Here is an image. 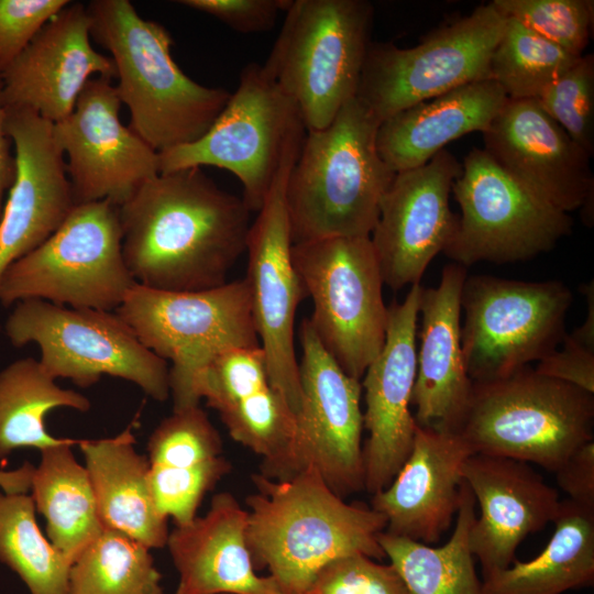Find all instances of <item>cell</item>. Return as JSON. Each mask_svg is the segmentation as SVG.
<instances>
[{
    "instance_id": "4316f807",
    "label": "cell",
    "mask_w": 594,
    "mask_h": 594,
    "mask_svg": "<svg viewBox=\"0 0 594 594\" xmlns=\"http://www.w3.org/2000/svg\"><path fill=\"white\" fill-rule=\"evenodd\" d=\"M248 510L228 492L208 512L176 526L167 543L179 579L174 594H283L254 568L246 542Z\"/></svg>"
},
{
    "instance_id": "d6986e66",
    "label": "cell",
    "mask_w": 594,
    "mask_h": 594,
    "mask_svg": "<svg viewBox=\"0 0 594 594\" xmlns=\"http://www.w3.org/2000/svg\"><path fill=\"white\" fill-rule=\"evenodd\" d=\"M484 151L520 186L551 207L582 210L593 224L591 155L536 100H509L482 133Z\"/></svg>"
},
{
    "instance_id": "7c38bea8",
    "label": "cell",
    "mask_w": 594,
    "mask_h": 594,
    "mask_svg": "<svg viewBox=\"0 0 594 594\" xmlns=\"http://www.w3.org/2000/svg\"><path fill=\"white\" fill-rule=\"evenodd\" d=\"M4 330L15 346L36 343L40 363L55 380L89 387L109 375L132 382L157 402L170 395L167 362L145 348L117 312L28 299L15 304Z\"/></svg>"
},
{
    "instance_id": "f546056e",
    "label": "cell",
    "mask_w": 594,
    "mask_h": 594,
    "mask_svg": "<svg viewBox=\"0 0 594 594\" xmlns=\"http://www.w3.org/2000/svg\"><path fill=\"white\" fill-rule=\"evenodd\" d=\"M131 428L112 438L80 440L97 509L105 528L127 535L148 549L163 548L168 518L161 513L150 485V463L134 449Z\"/></svg>"
},
{
    "instance_id": "e0dca14e",
    "label": "cell",
    "mask_w": 594,
    "mask_h": 594,
    "mask_svg": "<svg viewBox=\"0 0 594 594\" xmlns=\"http://www.w3.org/2000/svg\"><path fill=\"white\" fill-rule=\"evenodd\" d=\"M121 100L110 78L94 77L73 111L54 123L75 204L108 200L120 207L160 174L158 153L120 120Z\"/></svg>"
},
{
    "instance_id": "cb8c5ba5",
    "label": "cell",
    "mask_w": 594,
    "mask_h": 594,
    "mask_svg": "<svg viewBox=\"0 0 594 594\" xmlns=\"http://www.w3.org/2000/svg\"><path fill=\"white\" fill-rule=\"evenodd\" d=\"M463 479L480 506L469 535L483 578L508 568L521 541L543 529L558 514V492L530 463L473 453Z\"/></svg>"
},
{
    "instance_id": "603a6c76",
    "label": "cell",
    "mask_w": 594,
    "mask_h": 594,
    "mask_svg": "<svg viewBox=\"0 0 594 594\" xmlns=\"http://www.w3.org/2000/svg\"><path fill=\"white\" fill-rule=\"evenodd\" d=\"M196 394L215 409L231 438L263 459V476L283 477L296 416L272 384L261 346L217 355L201 372Z\"/></svg>"
},
{
    "instance_id": "44dd1931",
    "label": "cell",
    "mask_w": 594,
    "mask_h": 594,
    "mask_svg": "<svg viewBox=\"0 0 594 594\" xmlns=\"http://www.w3.org/2000/svg\"><path fill=\"white\" fill-rule=\"evenodd\" d=\"M53 127L30 109L6 108L15 176L0 219V278L13 262L46 241L76 205Z\"/></svg>"
},
{
    "instance_id": "8992f818",
    "label": "cell",
    "mask_w": 594,
    "mask_h": 594,
    "mask_svg": "<svg viewBox=\"0 0 594 594\" xmlns=\"http://www.w3.org/2000/svg\"><path fill=\"white\" fill-rule=\"evenodd\" d=\"M373 18L365 0H292L263 68L307 131L328 127L355 98Z\"/></svg>"
},
{
    "instance_id": "5bb4252c",
    "label": "cell",
    "mask_w": 594,
    "mask_h": 594,
    "mask_svg": "<svg viewBox=\"0 0 594 594\" xmlns=\"http://www.w3.org/2000/svg\"><path fill=\"white\" fill-rule=\"evenodd\" d=\"M451 193L461 215L443 253L464 267L528 261L573 230L569 213L526 190L483 148L465 155Z\"/></svg>"
},
{
    "instance_id": "60d3db41",
    "label": "cell",
    "mask_w": 594,
    "mask_h": 594,
    "mask_svg": "<svg viewBox=\"0 0 594 594\" xmlns=\"http://www.w3.org/2000/svg\"><path fill=\"white\" fill-rule=\"evenodd\" d=\"M586 298L584 322L565 333L559 348L539 361L535 370L544 376L594 394V284L580 286Z\"/></svg>"
},
{
    "instance_id": "ba28073f",
    "label": "cell",
    "mask_w": 594,
    "mask_h": 594,
    "mask_svg": "<svg viewBox=\"0 0 594 594\" xmlns=\"http://www.w3.org/2000/svg\"><path fill=\"white\" fill-rule=\"evenodd\" d=\"M135 284L122 254L119 207L86 202L75 205L46 241L3 272L0 304L41 299L112 311Z\"/></svg>"
},
{
    "instance_id": "83f0119b",
    "label": "cell",
    "mask_w": 594,
    "mask_h": 594,
    "mask_svg": "<svg viewBox=\"0 0 594 594\" xmlns=\"http://www.w3.org/2000/svg\"><path fill=\"white\" fill-rule=\"evenodd\" d=\"M147 452L154 501L176 526L197 516L205 495L231 470L220 433L199 405L163 419L148 438Z\"/></svg>"
},
{
    "instance_id": "6da1fadb",
    "label": "cell",
    "mask_w": 594,
    "mask_h": 594,
    "mask_svg": "<svg viewBox=\"0 0 594 594\" xmlns=\"http://www.w3.org/2000/svg\"><path fill=\"white\" fill-rule=\"evenodd\" d=\"M250 213L199 167L160 173L119 207L124 263L152 289L222 286L246 251Z\"/></svg>"
},
{
    "instance_id": "f35d334b",
    "label": "cell",
    "mask_w": 594,
    "mask_h": 594,
    "mask_svg": "<svg viewBox=\"0 0 594 594\" xmlns=\"http://www.w3.org/2000/svg\"><path fill=\"white\" fill-rule=\"evenodd\" d=\"M591 156L594 153V55L583 54L536 99Z\"/></svg>"
},
{
    "instance_id": "b9f144b4",
    "label": "cell",
    "mask_w": 594,
    "mask_h": 594,
    "mask_svg": "<svg viewBox=\"0 0 594 594\" xmlns=\"http://www.w3.org/2000/svg\"><path fill=\"white\" fill-rule=\"evenodd\" d=\"M69 2L0 0V77L41 29Z\"/></svg>"
},
{
    "instance_id": "f1b7e54d",
    "label": "cell",
    "mask_w": 594,
    "mask_h": 594,
    "mask_svg": "<svg viewBox=\"0 0 594 594\" xmlns=\"http://www.w3.org/2000/svg\"><path fill=\"white\" fill-rule=\"evenodd\" d=\"M507 99L498 84L484 79L419 102L381 122L377 151L394 173L419 167L451 141L483 133Z\"/></svg>"
},
{
    "instance_id": "7a4b0ae2",
    "label": "cell",
    "mask_w": 594,
    "mask_h": 594,
    "mask_svg": "<svg viewBox=\"0 0 594 594\" xmlns=\"http://www.w3.org/2000/svg\"><path fill=\"white\" fill-rule=\"evenodd\" d=\"M248 496L246 542L255 570L267 569L283 594H307L331 561L361 553L385 558L377 536L383 515L349 504L314 469L284 480L257 473Z\"/></svg>"
},
{
    "instance_id": "d590c367",
    "label": "cell",
    "mask_w": 594,
    "mask_h": 594,
    "mask_svg": "<svg viewBox=\"0 0 594 594\" xmlns=\"http://www.w3.org/2000/svg\"><path fill=\"white\" fill-rule=\"evenodd\" d=\"M26 494H0V561L30 594H68L72 563L41 532Z\"/></svg>"
},
{
    "instance_id": "7bdbcfd3",
    "label": "cell",
    "mask_w": 594,
    "mask_h": 594,
    "mask_svg": "<svg viewBox=\"0 0 594 594\" xmlns=\"http://www.w3.org/2000/svg\"><path fill=\"white\" fill-rule=\"evenodd\" d=\"M179 4L209 14L240 33H261L272 29L279 12L292 0H180Z\"/></svg>"
},
{
    "instance_id": "8fae6325",
    "label": "cell",
    "mask_w": 594,
    "mask_h": 594,
    "mask_svg": "<svg viewBox=\"0 0 594 594\" xmlns=\"http://www.w3.org/2000/svg\"><path fill=\"white\" fill-rule=\"evenodd\" d=\"M573 295L561 280L466 276L461 293V345L474 383L491 382L556 351Z\"/></svg>"
},
{
    "instance_id": "836d02e7",
    "label": "cell",
    "mask_w": 594,
    "mask_h": 594,
    "mask_svg": "<svg viewBox=\"0 0 594 594\" xmlns=\"http://www.w3.org/2000/svg\"><path fill=\"white\" fill-rule=\"evenodd\" d=\"M90 406L84 395L59 387L38 360L14 361L0 372V460L16 449L69 442L46 431L45 416L58 407L85 413Z\"/></svg>"
},
{
    "instance_id": "ac0fdd59",
    "label": "cell",
    "mask_w": 594,
    "mask_h": 594,
    "mask_svg": "<svg viewBox=\"0 0 594 594\" xmlns=\"http://www.w3.org/2000/svg\"><path fill=\"white\" fill-rule=\"evenodd\" d=\"M462 163L447 148L426 164L395 174L370 235L384 285L420 284L436 255L451 241L458 218L450 208Z\"/></svg>"
},
{
    "instance_id": "5b68a950",
    "label": "cell",
    "mask_w": 594,
    "mask_h": 594,
    "mask_svg": "<svg viewBox=\"0 0 594 594\" xmlns=\"http://www.w3.org/2000/svg\"><path fill=\"white\" fill-rule=\"evenodd\" d=\"M473 453L535 463L551 472L594 441V394L526 366L472 384L457 429Z\"/></svg>"
},
{
    "instance_id": "4dcf8cb0",
    "label": "cell",
    "mask_w": 594,
    "mask_h": 594,
    "mask_svg": "<svg viewBox=\"0 0 594 594\" xmlns=\"http://www.w3.org/2000/svg\"><path fill=\"white\" fill-rule=\"evenodd\" d=\"M552 522L554 531L544 549L483 578V594H562L593 586L594 508L566 498Z\"/></svg>"
},
{
    "instance_id": "7402d4cb",
    "label": "cell",
    "mask_w": 594,
    "mask_h": 594,
    "mask_svg": "<svg viewBox=\"0 0 594 594\" xmlns=\"http://www.w3.org/2000/svg\"><path fill=\"white\" fill-rule=\"evenodd\" d=\"M90 37L86 6L70 1L0 77L3 106L30 109L52 123L65 119L94 75L116 77L113 61Z\"/></svg>"
},
{
    "instance_id": "74e56055",
    "label": "cell",
    "mask_w": 594,
    "mask_h": 594,
    "mask_svg": "<svg viewBox=\"0 0 594 594\" xmlns=\"http://www.w3.org/2000/svg\"><path fill=\"white\" fill-rule=\"evenodd\" d=\"M505 16L581 56L590 43L594 21L593 0H493Z\"/></svg>"
},
{
    "instance_id": "ee69618b",
    "label": "cell",
    "mask_w": 594,
    "mask_h": 594,
    "mask_svg": "<svg viewBox=\"0 0 594 594\" xmlns=\"http://www.w3.org/2000/svg\"><path fill=\"white\" fill-rule=\"evenodd\" d=\"M554 473L569 499L594 508V441L578 448Z\"/></svg>"
},
{
    "instance_id": "f6af8a7d",
    "label": "cell",
    "mask_w": 594,
    "mask_h": 594,
    "mask_svg": "<svg viewBox=\"0 0 594 594\" xmlns=\"http://www.w3.org/2000/svg\"><path fill=\"white\" fill-rule=\"evenodd\" d=\"M12 141L6 130V108L1 98L0 80V219L6 193L10 190L15 176V156L11 152Z\"/></svg>"
},
{
    "instance_id": "2e32d148",
    "label": "cell",
    "mask_w": 594,
    "mask_h": 594,
    "mask_svg": "<svg viewBox=\"0 0 594 594\" xmlns=\"http://www.w3.org/2000/svg\"><path fill=\"white\" fill-rule=\"evenodd\" d=\"M298 154L282 166L250 226L245 251L252 316L268 376L295 416L300 408L295 317L306 293L293 263L285 186Z\"/></svg>"
},
{
    "instance_id": "8d00e7d4",
    "label": "cell",
    "mask_w": 594,
    "mask_h": 594,
    "mask_svg": "<svg viewBox=\"0 0 594 594\" xmlns=\"http://www.w3.org/2000/svg\"><path fill=\"white\" fill-rule=\"evenodd\" d=\"M578 57L506 16L491 56L490 79L509 100H536Z\"/></svg>"
},
{
    "instance_id": "1f68e13d",
    "label": "cell",
    "mask_w": 594,
    "mask_h": 594,
    "mask_svg": "<svg viewBox=\"0 0 594 594\" xmlns=\"http://www.w3.org/2000/svg\"><path fill=\"white\" fill-rule=\"evenodd\" d=\"M79 441L42 450L30 488L51 543L70 563L105 529L87 470L72 451Z\"/></svg>"
},
{
    "instance_id": "3957f363",
    "label": "cell",
    "mask_w": 594,
    "mask_h": 594,
    "mask_svg": "<svg viewBox=\"0 0 594 594\" xmlns=\"http://www.w3.org/2000/svg\"><path fill=\"white\" fill-rule=\"evenodd\" d=\"M86 9L90 36L113 61L130 128L157 153L200 139L231 94L189 78L172 56L169 32L143 19L129 0H94Z\"/></svg>"
},
{
    "instance_id": "4fadbf2b",
    "label": "cell",
    "mask_w": 594,
    "mask_h": 594,
    "mask_svg": "<svg viewBox=\"0 0 594 594\" xmlns=\"http://www.w3.org/2000/svg\"><path fill=\"white\" fill-rule=\"evenodd\" d=\"M506 16L491 2L418 45L372 42L355 98L381 121L464 85L490 79V61Z\"/></svg>"
},
{
    "instance_id": "30bf717a",
    "label": "cell",
    "mask_w": 594,
    "mask_h": 594,
    "mask_svg": "<svg viewBox=\"0 0 594 594\" xmlns=\"http://www.w3.org/2000/svg\"><path fill=\"white\" fill-rule=\"evenodd\" d=\"M293 263L314 310L317 338L342 371L361 381L381 352L388 307L370 237H337L293 244Z\"/></svg>"
},
{
    "instance_id": "bcb514c9",
    "label": "cell",
    "mask_w": 594,
    "mask_h": 594,
    "mask_svg": "<svg viewBox=\"0 0 594 594\" xmlns=\"http://www.w3.org/2000/svg\"><path fill=\"white\" fill-rule=\"evenodd\" d=\"M32 464L25 462L22 466L12 471L0 470V487L6 494H26L31 488Z\"/></svg>"
},
{
    "instance_id": "484cf974",
    "label": "cell",
    "mask_w": 594,
    "mask_h": 594,
    "mask_svg": "<svg viewBox=\"0 0 594 594\" xmlns=\"http://www.w3.org/2000/svg\"><path fill=\"white\" fill-rule=\"evenodd\" d=\"M466 267L446 265L436 287H422L421 328L411 406L420 427L457 432L473 382L461 345V293Z\"/></svg>"
},
{
    "instance_id": "9a60e30c",
    "label": "cell",
    "mask_w": 594,
    "mask_h": 594,
    "mask_svg": "<svg viewBox=\"0 0 594 594\" xmlns=\"http://www.w3.org/2000/svg\"><path fill=\"white\" fill-rule=\"evenodd\" d=\"M300 408L283 477L316 470L340 497L364 490L361 381L345 374L317 338L308 318L299 328Z\"/></svg>"
},
{
    "instance_id": "ffe728a7",
    "label": "cell",
    "mask_w": 594,
    "mask_h": 594,
    "mask_svg": "<svg viewBox=\"0 0 594 594\" xmlns=\"http://www.w3.org/2000/svg\"><path fill=\"white\" fill-rule=\"evenodd\" d=\"M422 286H410L402 302L388 306L384 345L367 366L362 384L364 490L386 488L407 460L417 424L410 411L417 371L416 333Z\"/></svg>"
},
{
    "instance_id": "d4e9b609",
    "label": "cell",
    "mask_w": 594,
    "mask_h": 594,
    "mask_svg": "<svg viewBox=\"0 0 594 594\" xmlns=\"http://www.w3.org/2000/svg\"><path fill=\"white\" fill-rule=\"evenodd\" d=\"M471 454L459 433L417 425L407 460L392 483L372 495L371 508L384 516L385 531L437 543L457 515L463 465Z\"/></svg>"
},
{
    "instance_id": "52a82bcc",
    "label": "cell",
    "mask_w": 594,
    "mask_h": 594,
    "mask_svg": "<svg viewBox=\"0 0 594 594\" xmlns=\"http://www.w3.org/2000/svg\"><path fill=\"white\" fill-rule=\"evenodd\" d=\"M116 312L145 348L172 362L173 410L199 405L197 381L217 355L260 346L245 278L194 292L136 283Z\"/></svg>"
},
{
    "instance_id": "d6a6232c",
    "label": "cell",
    "mask_w": 594,
    "mask_h": 594,
    "mask_svg": "<svg viewBox=\"0 0 594 594\" xmlns=\"http://www.w3.org/2000/svg\"><path fill=\"white\" fill-rule=\"evenodd\" d=\"M475 498L463 481L457 522L450 539L433 547L386 532L377 540L409 594H483L475 572L469 535L476 518Z\"/></svg>"
},
{
    "instance_id": "e575fe53",
    "label": "cell",
    "mask_w": 594,
    "mask_h": 594,
    "mask_svg": "<svg viewBox=\"0 0 594 594\" xmlns=\"http://www.w3.org/2000/svg\"><path fill=\"white\" fill-rule=\"evenodd\" d=\"M150 550L105 528L72 563L68 594H163Z\"/></svg>"
},
{
    "instance_id": "277c9868",
    "label": "cell",
    "mask_w": 594,
    "mask_h": 594,
    "mask_svg": "<svg viewBox=\"0 0 594 594\" xmlns=\"http://www.w3.org/2000/svg\"><path fill=\"white\" fill-rule=\"evenodd\" d=\"M380 124L354 98L328 127L306 132L285 186L293 244L371 235L396 174L377 151Z\"/></svg>"
},
{
    "instance_id": "9c48e42d",
    "label": "cell",
    "mask_w": 594,
    "mask_h": 594,
    "mask_svg": "<svg viewBox=\"0 0 594 594\" xmlns=\"http://www.w3.org/2000/svg\"><path fill=\"white\" fill-rule=\"evenodd\" d=\"M306 128L295 103L265 73L243 67L238 88L197 141L158 153L160 173L215 166L242 184V200L258 212L282 166L298 154Z\"/></svg>"
},
{
    "instance_id": "ab89813d",
    "label": "cell",
    "mask_w": 594,
    "mask_h": 594,
    "mask_svg": "<svg viewBox=\"0 0 594 594\" xmlns=\"http://www.w3.org/2000/svg\"><path fill=\"white\" fill-rule=\"evenodd\" d=\"M307 594H409L393 564L356 553L338 558L316 575Z\"/></svg>"
}]
</instances>
